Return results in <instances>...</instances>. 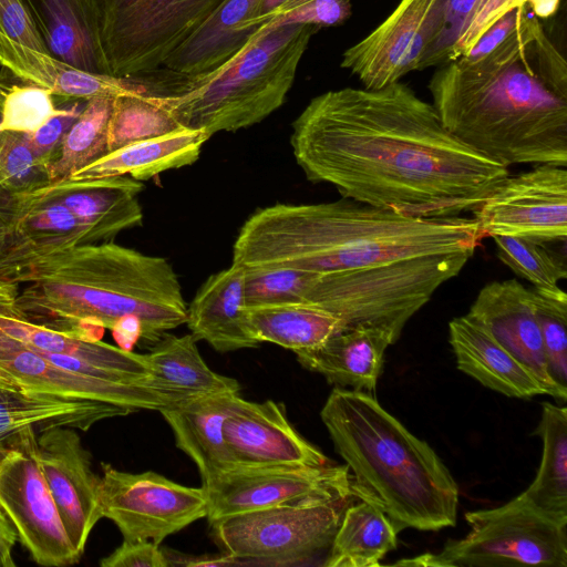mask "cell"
I'll return each mask as SVG.
<instances>
[{
  "instance_id": "obj_50",
  "label": "cell",
  "mask_w": 567,
  "mask_h": 567,
  "mask_svg": "<svg viewBox=\"0 0 567 567\" xmlns=\"http://www.w3.org/2000/svg\"><path fill=\"white\" fill-rule=\"evenodd\" d=\"M311 0H288L278 11L277 16L275 19H277L278 17L289 12V11H292L299 7H301L302 4L309 2ZM274 19V20H275ZM272 20V21H274Z\"/></svg>"
},
{
  "instance_id": "obj_21",
  "label": "cell",
  "mask_w": 567,
  "mask_h": 567,
  "mask_svg": "<svg viewBox=\"0 0 567 567\" xmlns=\"http://www.w3.org/2000/svg\"><path fill=\"white\" fill-rule=\"evenodd\" d=\"M0 64L27 84L45 87L54 96L64 99L89 101L145 93L135 75L114 76L85 71L7 35L0 38Z\"/></svg>"
},
{
  "instance_id": "obj_7",
  "label": "cell",
  "mask_w": 567,
  "mask_h": 567,
  "mask_svg": "<svg viewBox=\"0 0 567 567\" xmlns=\"http://www.w3.org/2000/svg\"><path fill=\"white\" fill-rule=\"evenodd\" d=\"M471 532L439 553L394 563L423 567H567V522L557 520L519 495L489 509L467 512Z\"/></svg>"
},
{
  "instance_id": "obj_14",
  "label": "cell",
  "mask_w": 567,
  "mask_h": 567,
  "mask_svg": "<svg viewBox=\"0 0 567 567\" xmlns=\"http://www.w3.org/2000/svg\"><path fill=\"white\" fill-rule=\"evenodd\" d=\"M0 368L31 398L69 402H104L137 412L161 411L183 401L159 390L106 381L59 368L0 330Z\"/></svg>"
},
{
  "instance_id": "obj_43",
  "label": "cell",
  "mask_w": 567,
  "mask_h": 567,
  "mask_svg": "<svg viewBox=\"0 0 567 567\" xmlns=\"http://www.w3.org/2000/svg\"><path fill=\"white\" fill-rule=\"evenodd\" d=\"M350 16L351 3L349 0H311L278 17L270 23H307L319 28L336 27L346 22Z\"/></svg>"
},
{
  "instance_id": "obj_11",
  "label": "cell",
  "mask_w": 567,
  "mask_h": 567,
  "mask_svg": "<svg viewBox=\"0 0 567 567\" xmlns=\"http://www.w3.org/2000/svg\"><path fill=\"white\" fill-rule=\"evenodd\" d=\"M208 522L229 515L307 501L355 497L349 467L235 464L202 485Z\"/></svg>"
},
{
  "instance_id": "obj_17",
  "label": "cell",
  "mask_w": 567,
  "mask_h": 567,
  "mask_svg": "<svg viewBox=\"0 0 567 567\" xmlns=\"http://www.w3.org/2000/svg\"><path fill=\"white\" fill-rule=\"evenodd\" d=\"M224 434L235 464L324 466L332 463L292 426L284 404L272 400L250 402L237 394Z\"/></svg>"
},
{
  "instance_id": "obj_1",
  "label": "cell",
  "mask_w": 567,
  "mask_h": 567,
  "mask_svg": "<svg viewBox=\"0 0 567 567\" xmlns=\"http://www.w3.org/2000/svg\"><path fill=\"white\" fill-rule=\"evenodd\" d=\"M291 127L292 154L308 181L404 215L472 213L509 175L451 134L432 103L400 81L319 94Z\"/></svg>"
},
{
  "instance_id": "obj_16",
  "label": "cell",
  "mask_w": 567,
  "mask_h": 567,
  "mask_svg": "<svg viewBox=\"0 0 567 567\" xmlns=\"http://www.w3.org/2000/svg\"><path fill=\"white\" fill-rule=\"evenodd\" d=\"M34 455L59 511L64 529L82 555L89 536L103 518L100 476L90 453L71 427L39 432Z\"/></svg>"
},
{
  "instance_id": "obj_19",
  "label": "cell",
  "mask_w": 567,
  "mask_h": 567,
  "mask_svg": "<svg viewBox=\"0 0 567 567\" xmlns=\"http://www.w3.org/2000/svg\"><path fill=\"white\" fill-rule=\"evenodd\" d=\"M466 315L528 369L547 395L566 401L567 394L548 375L532 289L516 279L491 281L478 291Z\"/></svg>"
},
{
  "instance_id": "obj_24",
  "label": "cell",
  "mask_w": 567,
  "mask_h": 567,
  "mask_svg": "<svg viewBox=\"0 0 567 567\" xmlns=\"http://www.w3.org/2000/svg\"><path fill=\"white\" fill-rule=\"evenodd\" d=\"M449 334L458 370L484 386L509 398L546 394L535 375L467 315L450 321Z\"/></svg>"
},
{
  "instance_id": "obj_35",
  "label": "cell",
  "mask_w": 567,
  "mask_h": 567,
  "mask_svg": "<svg viewBox=\"0 0 567 567\" xmlns=\"http://www.w3.org/2000/svg\"><path fill=\"white\" fill-rule=\"evenodd\" d=\"M181 126L172 114L145 93L120 95L113 99L109 123V153L130 143L166 134Z\"/></svg>"
},
{
  "instance_id": "obj_33",
  "label": "cell",
  "mask_w": 567,
  "mask_h": 567,
  "mask_svg": "<svg viewBox=\"0 0 567 567\" xmlns=\"http://www.w3.org/2000/svg\"><path fill=\"white\" fill-rule=\"evenodd\" d=\"M534 432L543 441V456L532 484L519 496L539 512L567 522V409L543 402Z\"/></svg>"
},
{
  "instance_id": "obj_49",
  "label": "cell",
  "mask_w": 567,
  "mask_h": 567,
  "mask_svg": "<svg viewBox=\"0 0 567 567\" xmlns=\"http://www.w3.org/2000/svg\"><path fill=\"white\" fill-rule=\"evenodd\" d=\"M17 540L16 528L0 508V567H16L12 551Z\"/></svg>"
},
{
  "instance_id": "obj_34",
  "label": "cell",
  "mask_w": 567,
  "mask_h": 567,
  "mask_svg": "<svg viewBox=\"0 0 567 567\" xmlns=\"http://www.w3.org/2000/svg\"><path fill=\"white\" fill-rule=\"evenodd\" d=\"M112 104V97L86 101L49 163L50 183L71 177L109 153L107 135Z\"/></svg>"
},
{
  "instance_id": "obj_47",
  "label": "cell",
  "mask_w": 567,
  "mask_h": 567,
  "mask_svg": "<svg viewBox=\"0 0 567 567\" xmlns=\"http://www.w3.org/2000/svg\"><path fill=\"white\" fill-rule=\"evenodd\" d=\"M20 284L0 278V317L19 316L17 297ZM0 391L20 393L14 380L0 368Z\"/></svg>"
},
{
  "instance_id": "obj_31",
  "label": "cell",
  "mask_w": 567,
  "mask_h": 567,
  "mask_svg": "<svg viewBox=\"0 0 567 567\" xmlns=\"http://www.w3.org/2000/svg\"><path fill=\"white\" fill-rule=\"evenodd\" d=\"M247 324L259 342L293 352L320 346L347 328L341 318L310 302L245 306Z\"/></svg>"
},
{
  "instance_id": "obj_13",
  "label": "cell",
  "mask_w": 567,
  "mask_h": 567,
  "mask_svg": "<svg viewBox=\"0 0 567 567\" xmlns=\"http://www.w3.org/2000/svg\"><path fill=\"white\" fill-rule=\"evenodd\" d=\"M486 237L566 243L567 168L539 164L508 175L472 212Z\"/></svg>"
},
{
  "instance_id": "obj_9",
  "label": "cell",
  "mask_w": 567,
  "mask_h": 567,
  "mask_svg": "<svg viewBox=\"0 0 567 567\" xmlns=\"http://www.w3.org/2000/svg\"><path fill=\"white\" fill-rule=\"evenodd\" d=\"M224 0H96L104 73L157 70Z\"/></svg>"
},
{
  "instance_id": "obj_10",
  "label": "cell",
  "mask_w": 567,
  "mask_h": 567,
  "mask_svg": "<svg viewBox=\"0 0 567 567\" xmlns=\"http://www.w3.org/2000/svg\"><path fill=\"white\" fill-rule=\"evenodd\" d=\"M102 515L112 520L124 540L161 543L206 517L204 487L178 484L147 471L128 473L102 464L100 476Z\"/></svg>"
},
{
  "instance_id": "obj_25",
  "label": "cell",
  "mask_w": 567,
  "mask_h": 567,
  "mask_svg": "<svg viewBox=\"0 0 567 567\" xmlns=\"http://www.w3.org/2000/svg\"><path fill=\"white\" fill-rule=\"evenodd\" d=\"M237 394L193 396L159 411L174 434L176 446L196 464L203 485L235 465L224 426Z\"/></svg>"
},
{
  "instance_id": "obj_39",
  "label": "cell",
  "mask_w": 567,
  "mask_h": 567,
  "mask_svg": "<svg viewBox=\"0 0 567 567\" xmlns=\"http://www.w3.org/2000/svg\"><path fill=\"white\" fill-rule=\"evenodd\" d=\"M53 96L50 90L34 84L9 86L0 110V133L38 131L63 111L55 106Z\"/></svg>"
},
{
  "instance_id": "obj_26",
  "label": "cell",
  "mask_w": 567,
  "mask_h": 567,
  "mask_svg": "<svg viewBox=\"0 0 567 567\" xmlns=\"http://www.w3.org/2000/svg\"><path fill=\"white\" fill-rule=\"evenodd\" d=\"M395 343L386 332L350 327L316 348L296 351L300 365L339 388L372 392L383 367L386 348Z\"/></svg>"
},
{
  "instance_id": "obj_20",
  "label": "cell",
  "mask_w": 567,
  "mask_h": 567,
  "mask_svg": "<svg viewBox=\"0 0 567 567\" xmlns=\"http://www.w3.org/2000/svg\"><path fill=\"white\" fill-rule=\"evenodd\" d=\"M143 182L130 176L90 179L65 178L40 188L42 195L64 206L87 231L89 244L111 241L126 229L142 226L138 194Z\"/></svg>"
},
{
  "instance_id": "obj_2",
  "label": "cell",
  "mask_w": 567,
  "mask_h": 567,
  "mask_svg": "<svg viewBox=\"0 0 567 567\" xmlns=\"http://www.w3.org/2000/svg\"><path fill=\"white\" fill-rule=\"evenodd\" d=\"M485 238L473 217H416L347 198L277 203L245 220L231 262L245 269L357 271L435 255L474 254Z\"/></svg>"
},
{
  "instance_id": "obj_32",
  "label": "cell",
  "mask_w": 567,
  "mask_h": 567,
  "mask_svg": "<svg viewBox=\"0 0 567 567\" xmlns=\"http://www.w3.org/2000/svg\"><path fill=\"white\" fill-rule=\"evenodd\" d=\"M398 529L375 504L361 501L344 511L322 566L374 567L396 548Z\"/></svg>"
},
{
  "instance_id": "obj_36",
  "label": "cell",
  "mask_w": 567,
  "mask_h": 567,
  "mask_svg": "<svg viewBox=\"0 0 567 567\" xmlns=\"http://www.w3.org/2000/svg\"><path fill=\"white\" fill-rule=\"evenodd\" d=\"M497 258L534 288H554L567 278L566 256L547 243L518 237L495 236Z\"/></svg>"
},
{
  "instance_id": "obj_8",
  "label": "cell",
  "mask_w": 567,
  "mask_h": 567,
  "mask_svg": "<svg viewBox=\"0 0 567 567\" xmlns=\"http://www.w3.org/2000/svg\"><path fill=\"white\" fill-rule=\"evenodd\" d=\"M355 499L307 501L229 515L209 522L212 535L235 564L309 565L327 558L344 511Z\"/></svg>"
},
{
  "instance_id": "obj_18",
  "label": "cell",
  "mask_w": 567,
  "mask_h": 567,
  "mask_svg": "<svg viewBox=\"0 0 567 567\" xmlns=\"http://www.w3.org/2000/svg\"><path fill=\"white\" fill-rule=\"evenodd\" d=\"M0 330L59 368L96 379L162 391L151 375L145 354L101 340L75 338L33 324L21 316L0 317Z\"/></svg>"
},
{
  "instance_id": "obj_37",
  "label": "cell",
  "mask_w": 567,
  "mask_h": 567,
  "mask_svg": "<svg viewBox=\"0 0 567 567\" xmlns=\"http://www.w3.org/2000/svg\"><path fill=\"white\" fill-rule=\"evenodd\" d=\"M532 291L548 375L567 394V295L559 286Z\"/></svg>"
},
{
  "instance_id": "obj_41",
  "label": "cell",
  "mask_w": 567,
  "mask_h": 567,
  "mask_svg": "<svg viewBox=\"0 0 567 567\" xmlns=\"http://www.w3.org/2000/svg\"><path fill=\"white\" fill-rule=\"evenodd\" d=\"M561 0H477L453 52V61L468 53L483 34L503 16L529 4L539 19L553 17Z\"/></svg>"
},
{
  "instance_id": "obj_15",
  "label": "cell",
  "mask_w": 567,
  "mask_h": 567,
  "mask_svg": "<svg viewBox=\"0 0 567 567\" xmlns=\"http://www.w3.org/2000/svg\"><path fill=\"white\" fill-rule=\"evenodd\" d=\"M439 14L440 0H401L383 22L343 52L340 66L357 75L365 89L400 81L417 71Z\"/></svg>"
},
{
  "instance_id": "obj_42",
  "label": "cell",
  "mask_w": 567,
  "mask_h": 567,
  "mask_svg": "<svg viewBox=\"0 0 567 567\" xmlns=\"http://www.w3.org/2000/svg\"><path fill=\"white\" fill-rule=\"evenodd\" d=\"M477 0H440L437 25L417 71L453 61L455 45Z\"/></svg>"
},
{
  "instance_id": "obj_27",
  "label": "cell",
  "mask_w": 567,
  "mask_h": 567,
  "mask_svg": "<svg viewBox=\"0 0 567 567\" xmlns=\"http://www.w3.org/2000/svg\"><path fill=\"white\" fill-rule=\"evenodd\" d=\"M47 51L79 69L104 73L96 0H21Z\"/></svg>"
},
{
  "instance_id": "obj_12",
  "label": "cell",
  "mask_w": 567,
  "mask_h": 567,
  "mask_svg": "<svg viewBox=\"0 0 567 567\" xmlns=\"http://www.w3.org/2000/svg\"><path fill=\"white\" fill-rule=\"evenodd\" d=\"M37 433L0 450V508L18 539L42 566L74 565L81 554L72 545L40 471L34 450Z\"/></svg>"
},
{
  "instance_id": "obj_4",
  "label": "cell",
  "mask_w": 567,
  "mask_h": 567,
  "mask_svg": "<svg viewBox=\"0 0 567 567\" xmlns=\"http://www.w3.org/2000/svg\"><path fill=\"white\" fill-rule=\"evenodd\" d=\"M17 307L40 327L101 340L122 318L135 317L151 344L186 322L178 275L164 257L113 241L79 244L49 255L22 272Z\"/></svg>"
},
{
  "instance_id": "obj_45",
  "label": "cell",
  "mask_w": 567,
  "mask_h": 567,
  "mask_svg": "<svg viewBox=\"0 0 567 567\" xmlns=\"http://www.w3.org/2000/svg\"><path fill=\"white\" fill-rule=\"evenodd\" d=\"M102 567H168V555L152 540H124L100 560Z\"/></svg>"
},
{
  "instance_id": "obj_46",
  "label": "cell",
  "mask_w": 567,
  "mask_h": 567,
  "mask_svg": "<svg viewBox=\"0 0 567 567\" xmlns=\"http://www.w3.org/2000/svg\"><path fill=\"white\" fill-rule=\"evenodd\" d=\"M0 31L22 44L48 53L21 0H0Z\"/></svg>"
},
{
  "instance_id": "obj_6",
  "label": "cell",
  "mask_w": 567,
  "mask_h": 567,
  "mask_svg": "<svg viewBox=\"0 0 567 567\" xmlns=\"http://www.w3.org/2000/svg\"><path fill=\"white\" fill-rule=\"evenodd\" d=\"M320 29L269 23L217 70L184 74L175 95L155 97L181 126L210 137L258 124L285 103L310 39Z\"/></svg>"
},
{
  "instance_id": "obj_51",
  "label": "cell",
  "mask_w": 567,
  "mask_h": 567,
  "mask_svg": "<svg viewBox=\"0 0 567 567\" xmlns=\"http://www.w3.org/2000/svg\"><path fill=\"white\" fill-rule=\"evenodd\" d=\"M9 90V86H7L1 80H0V110H1V105H2V102L4 100V96L7 94Z\"/></svg>"
},
{
  "instance_id": "obj_5",
  "label": "cell",
  "mask_w": 567,
  "mask_h": 567,
  "mask_svg": "<svg viewBox=\"0 0 567 567\" xmlns=\"http://www.w3.org/2000/svg\"><path fill=\"white\" fill-rule=\"evenodd\" d=\"M320 416L358 499L379 506L398 532L455 526L460 491L450 470L370 393L336 386Z\"/></svg>"
},
{
  "instance_id": "obj_40",
  "label": "cell",
  "mask_w": 567,
  "mask_h": 567,
  "mask_svg": "<svg viewBox=\"0 0 567 567\" xmlns=\"http://www.w3.org/2000/svg\"><path fill=\"white\" fill-rule=\"evenodd\" d=\"M316 274L290 268L246 269L245 306L305 302Z\"/></svg>"
},
{
  "instance_id": "obj_38",
  "label": "cell",
  "mask_w": 567,
  "mask_h": 567,
  "mask_svg": "<svg viewBox=\"0 0 567 567\" xmlns=\"http://www.w3.org/2000/svg\"><path fill=\"white\" fill-rule=\"evenodd\" d=\"M49 183L48 164L33 154L25 134L0 133V193H30Z\"/></svg>"
},
{
  "instance_id": "obj_29",
  "label": "cell",
  "mask_w": 567,
  "mask_h": 567,
  "mask_svg": "<svg viewBox=\"0 0 567 567\" xmlns=\"http://www.w3.org/2000/svg\"><path fill=\"white\" fill-rule=\"evenodd\" d=\"M131 413H134L131 409L104 402L58 401L0 391V450L31 430L75 427L86 431L102 420Z\"/></svg>"
},
{
  "instance_id": "obj_22",
  "label": "cell",
  "mask_w": 567,
  "mask_h": 567,
  "mask_svg": "<svg viewBox=\"0 0 567 567\" xmlns=\"http://www.w3.org/2000/svg\"><path fill=\"white\" fill-rule=\"evenodd\" d=\"M246 269L233 264L210 275L187 306L186 324L193 337L218 352L256 348L245 315Z\"/></svg>"
},
{
  "instance_id": "obj_30",
  "label": "cell",
  "mask_w": 567,
  "mask_h": 567,
  "mask_svg": "<svg viewBox=\"0 0 567 567\" xmlns=\"http://www.w3.org/2000/svg\"><path fill=\"white\" fill-rule=\"evenodd\" d=\"M192 333L164 334L144 353L151 375L164 392L186 400L193 396L239 393L234 378L212 370L202 358Z\"/></svg>"
},
{
  "instance_id": "obj_23",
  "label": "cell",
  "mask_w": 567,
  "mask_h": 567,
  "mask_svg": "<svg viewBox=\"0 0 567 567\" xmlns=\"http://www.w3.org/2000/svg\"><path fill=\"white\" fill-rule=\"evenodd\" d=\"M262 0H224L215 12L164 62L168 70L202 76L238 54L260 31Z\"/></svg>"
},
{
  "instance_id": "obj_48",
  "label": "cell",
  "mask_w": 567,
  "mask_h": 567,
  "mask_svg": "<svg viewBox=\"0 0 567 567\" xmlns=\"http://www.w3.org/2000/svg\"><path fill=\"white\" fill-rule=\"evenodd\" d=\"M118 347L131 350L142 337L141 322L135 317H125L116 321L110 329Z\"/></svg>"
},
{
  "instance_id": "obj_44",
  "label": "cell",
  "mask_w": 567,
  "mask_h": 567,
  "mask_svg": "<svg viewBox=\"0 0 567 567\" xmlns=\"http://www.w3.org/2000/svg\"><path fill=\"white\" fill-rule=\"evenodd\" d=\"M82 107L79 103H74L70 107L63 109L60 114L53 116L38 131L25 134L28 145L33 154L48 166Z\"/></svg>"
},
{
  "instance_id": "obj_3",
  "label": "cell",
  "mask_w": 567,
  "mask_h": 567,
  "mask_svg": "<svg viewBox=\"0 0 567 567\" xmlns=\"http://www.w3.org/2000/svg\"><path fill=\"white\" fill-rule=\"evenodd\" d=\"M427 89L446 130L480 154L567 165V63L545 30L509 60L439 65Z\"/></svg>"
},
{
  "instance_id": "obj_28",
  "label": "cell",
  "mask_w": 567,
  "mask_h": 567,
  "mask_svg": "<svg viewBox=\"0 0 567 567\" xmlns=\"http://www.w3.org/2000/svg\"><path fill=\"white\" fill-rule=\"evenodd\" d=\"M209 138L204 131L179 127L112 151L69 178L130 176L144 182L166 171L194 164Z\"/></svg>"
}]
</instances>
